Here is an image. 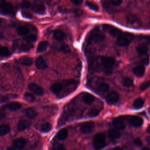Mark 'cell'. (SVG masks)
<instances>
[{
  "instance_id": "1",
  "label": "cell",
  "mask_w": 150,
  "mask_h": 150,
  "mask_svg": "<svg viewBox=\"0 0 150 150\" xmlns=\"http://www.w3.org/2000/svg\"><path fill=\"white\" fill-rule=\"evenodd\" d=\"M134 35L128 33H122L120 36H118L117 40V44L120 47H126L134 39Z\"/></svg>"
},
{
  "instance_id": "2",
  "label": "cell",
  "mask_w": 150,
  "mask_h": 150,
  "mask_svg": "<svg viewBox=\"0 0 150 150\" xmlns=\"http://www.w3.org/2000/svg\"><path fill=\"white\" fill-rule=\"evenodd\" d=\"M115 59L113 58L103 56L101 58V62L103 65L104 72L107 74H110L111 73L112 67L115 63Z\"/></svg>"
},
{
  "instance_id": "3",
  "label": "cell",
  "mask_w": 150,
  "mask_h": 150,
  "mask_svg": "<svg viewBox=\"0 0 150 150\" xmlns=\"http://www.w3.org/2000/svg\"><path fill=\"white\" fill-rule=\"evenodd\" d=\"M105 36L101 33L98 29H96L93 30L88 37V40L89 42H94L96 43L101 42L104 41Z\"/></svg>"
},
{
  "instance_id": "4",
  "label": "cell",
  "mask_w": 150,
  "mask_h": 150,
  "mask_svg": "<svg viewBox=\"0 0 150 150\" xmlns=\"http://www.w3.org/2000/svg\"><path fill=\"white\" fill-rule=\"evenodd\" d=\"M14 12V8L11 4L5 0H0V13L4 15H10Z\"/></svg>"
},
{
  "instance_id": "5",
  "label": "cell",
  "mask_w": 150,
  "mask_h": 150,
  "mask_svg": "<svg viewBox=\"0 0 150 150\" xmlns=\"http://www.w3.org/2000/svg\"><path fill=\"white\" fill-rule=\"evenodd\" d=\"M105 135L102 133H98L93 139V145L96 149L103 148L105 146Z\"/></svg>"
},
{
  "instance_id": "6",
  "label": "cell",
  "mask_w": 150,
  "mask_h": 150,
  "mask_svg": "<svg viewBox=\"0 0 150 150\" xmlns=\"http://www.w3.org/2000/svg\"><path fill=\"white\" fill-rule=\"evenodd\" d=\"M103 28L105 30L108 31L111 36H115V37H118L123 33L122 30L119 29V28H117L116 27L112 26V25H104Z\"/></svg>"
},
{
  "instance_id": "7",
  "label": "cell",
  "mask_w": 150,
  "mask_h": 150,
  "mask_svg": "<svg viewBox=\"0 0 150 150\" xmlns=\"http://www.w3.org/2000/svg\"><path fill=\"white\" fill-rule=\"evenodd\" d=\"M94 127V123L93 122H88L83 123L81 126V131L85 134L92 133Z\"/></svg>"
},
{
  "instance_id": "8",
  "label": "cell",
  "mask_w": 150,
  "mask_h": 150,
  "mask_svg": "<svg viewBox=\"0 0 150 150\" xmlns=\"http://www.w3.org/2000/svg\"><path fill=\"white\" fill-rule=\"evenodd\" d=\"M32 10L34 12L42 15L45 12V6L41 2H35L32 7Z\"/></svg>"
},
{
  "instance_id": "9",
  "label": "cell",
  "mask_w": 150,
  "mask_h": 150,
  "mask_svg": "<svg viewBox=\"0 0 150 150\" xmlns=\"http://www.w3.org/2000/svg\"><path fill=\"white\" fill-rule=\"evenodd\" d=\"M28 88L30 90H31L32 92H33L35 94L38 96H42L44 94V90L43 89L36 83H32L29 85Z\"/></svg>"
},
{
  "instance_id": "10",
  "label": "cell",
  "mask_w": 150,
  "mask_h": 150,
  "mask_svg": "<svg viewBox=\"0 0 150 150\" xmlns=\"http://www.w3.org/2000/svg\"><path fill=\"white\" fill-rule=\"evenodd\" d=\"M126 21L127 23L134 26H138L140 24L139 18L133 14H129L126 17Z\"/></svg>"
},
{
  "instance_id": "11",
  "label": "cell",
  "mask_w": 150,
  "mask_h": 150,
  "mask_svg": "<svg viewBox=\"0 0 150 150\" xmlns=\"http://www.w3.org/2000/svg\"><path fill=\"white\" fill-rule=\"evenodd\" d=\"M119 99V94L117 92L115 91H112L109 93L107 97L106 100L108 103H116Z\"/></svg>"
},
{
  "instance_id": "12",
  "label": "cell",
  "mask_w": 150,
  "mask_h": 150,
  "mask_svg": "<svg viewBox=\"0 0 150 150\" xmlns=\"http://www.w3.org/2000/svg\"><path fill=\"white\" fill-rule=\"evenodd\" d=\"M130 123L135 127H138L143 124V120L142 118L138 116H131L128 119Z\"/></svg>"
},
{
  "instance_id": "13",
  "label": "cell",
  "mask_w": 150,
  "mask_h": 150,
  "mask_svg": "<svg viewBox=\"0 0 150 150\" xmlns=\"http://www.w3.org/2000/svg\"><path fill=\"white\" fill-rule=\"evenodd\" d=\"M31 126V122L28 120H20L17 124V128L19 131H21L28 128Z\"/></svg>"
},
{
  "instance_id": "14",
  "label": "cell",
  "mask_w": 150,
  "mask_h": 150,
  "mask_svg": "<svg viewBox=\"0 0 150 150\" xmlns=\"http://www.w3.org/2000/svg\"><path fill=\"white\" fill-rule=\"evenodd\" d=\"M26 144V141L25 139L23 138H19L18 139H16L15 140H14L13 142L14 147H15L18 149L23 148L24 147H25Z\"/></svg>"
},
{
  "instance_id": "15",
  "label": "cell",
  "mask_w": 150,
  "mask_h": 150,
  "mask_svg": "<svg viewBox=\"0 0 150 150\" xmlns=\"http://www.w3.org/2000/svg\"><path fill=\"white\" fill-rule=\"evenodd\" d=\"M36 66L41 70H44L47 67V63L42 56H40L37 58L36 61Z\"/></svg>"
},
{
  "instance_id": "16",
  "label": "cell",
  "mask_w": 150,
  "mask_h": 150,
  "mask_svg": "<svg viewBox=\"0 0 150 150\" xmlns=\"http://www.w3.org/2000/svg\"><path fill=\"white\" fill-rule=\"evenodd\" d=\"M137 52L140 55H145L148 51V48L147 46L145 44H140L136 48Z\"/></svg>"
},
{
  "instance_id": "17",
  "label": "cell",
  "mask_w": 150,
  "mask_h": 150,
  "mask_svg": "<svg viewBox=\"0 0 150 150\" xmlns=\"http://www.w3.org/2000/svg\"><path fill=\"white\" fill-rule=\"evenodd\" d=\"M133 73L137 77H141L144 74L145 68L143 66L140 65L135 67L133 69Z\"/></svg>"
},
{
  "instance_id": "18",
  "label": "cell",
  "mask_w": 150,
  "mask_h": 150,
  "mask_svg": "<svg viewBox=\"0 0 150 150\" xmlns=\"http://www.w3.org/2000/svg\"><path fill=\"white\" fill-rule=\"evenodd\" d=\"M19 62L21 64L26 66H30L33 63V59L28 56H22L19 58Z\"/></svg>"
},
{
  "instance_id": "19",
  "label": "cell",
  "mask_w": 150,
  "mask_h": 150,
  "mask_svg": "<svg viewBox=\"0 0 150 150\" xmlns=\"http://www.w3.org/2000/svg\"><path fill=\"white\" fill-rule=\"evenodd\" d=\"M63 86L62 83H55L51 87V91L53 94H59L63 89Z\"/></svg>"
},
{
  "instance_id": "20",
  "label": "cell",
  "mask_w": 150,
  "mask_h": 150,
  "mask_svg": "<svg viewBox=\"0 0 150 150\" xmlns=\"http://www.w3.org/2000/svg\"><path fill=\"white\" fill-rule=\"evenodd\" d=\"M108 134L109 137L112 140H117L120 137V131L116 129H111L108 131Z\"/></svg>"
},
{
  "instance_id": "21",
  "label": "cell",
  "mask_w": 150,
  "mask_h": 150,
  "mask_svg": "<svg viewBox=\"0 0 150 150\" xmlns=\"http://www.w3.org/2000/svg\"><path fill=\"white\" fill-rule=\"evenodd\" d=\"M57 138L59 140H65L67 138L68 136V131L66 128L61 129L57 134Z\"/></svg>"
},
{
  "instance_id": "22",
  "label": "cell",
  "mask_w": 150,
  "mask_h": 150,
  "mask_svg": "<svg viewBox=\"0 0 150 150\" xmlns=\"http://www.w3.org/2000/svg\"><path fill=\"white\" fill-rule=\"evenodd\" d=\"M22 105L19 103L17 102H12L11 103L8 104L6 106V107L7 109L11 110V111H17L21 108Z\"/></svg>"
},
{
  "instance_id": "23",
  "label": "cell",
  "mask_w": 150,
  "mask_h": 150,
  "mask_svg": "<svg viewBox=\"0 0 150 150\" xmlns=\"http://www.w3.org/2000/svg\"><path fill=\"white\" fill-rule=\"evenodd\" d=\"M53 36L55 38V39H56V40H58L59 41H60L65 39V33L62 31L57 29L54 32Z\"/></svg>"
},
{
  "instance_id": "24",
  "label": "cell",
  "mask_w": 150,
  "mask_h": 150,
  "mask_svg": "<svg viewBox=\"0 0 150 150\" xmlns=\"http://www.w3.org/2000/svg\"><path fill=\"white\" fill-rule=\"evenodd\" d=\"M83 100L85 103L90 104L94 101L95 97L90 93H86L83 96Z\"/></svg>"
},
{
  "instance_id": "25",
  "label": "cell",
  "mask_w": 150,
  "mask_h": 150,
  "mask_svg": "<svg viewBox=\"0 0 150 150\" xmlns=\"http://www.w3.org/2000/svg\"><path fill=\"white\" fill-rule=\"evenodd\" d=\"M113 126L119 130H123L125 128L124 123L119 119H115L112 121Z\"/></svg>"
},
{
  "instance_id": "26",
  "label": "cell",
  "mask_w": 150,
  "mask_h": 150,
  "mask_svg": "<svg viewBox=\"0 0 150 150\" xmlns=\"http://www.w3.org/2000/svg\"><path fill=\"white\" fill-rule=\"evenodd\" d=\"M48 46L49 42L48 41H42L39 44L37 48V51L38 52H43L48 48Z\"/></svg>"
},
{
  "instance_id": "27",
  "label": "cell",
  "mask_w": 150,
  "mask_h": 150,
  "mask_svg": "<svg viewBox=\"0 0 150 150\" xmlns=\"http://www.w3.org/2000/svg\"><path fill=\"white\" fill-rule=\"evenodd\" d=\"M11 131V128L8 125L3 124L0 126V135H4L9 133Z\"/></svg>"
},
{
  "instance_id": "28",
  "label": "cell",
  "mask_w": 150,
  "mask_h": 150,
  "mask_svg": "<svg viewBox=\"0 0 150 150\" xmlns=\"http://www.w3.org/2000/svg\"><path fill=\"white\" fill-rule=\"evenodd\" d=\"M25 113L26 116L30 119H34L37 116V112L32 108H29L26 109Z\"/></svg>"
},
{
  "instance_id": "29",
  "label": "cell",
  "mask_w": 150,
  "mask_h": 150,
  "mask_svg": "<svg viewBox=\"0 0 150 150\" xmlns=\"http://www.w3.org/2000/svg\"><path fill=\"white\" fill-rule=\"evenodd\" d=\"M31 42L28 41L26 40H25V42H22L21 45L20 46V49L22 51H28L31 48H32V45L31 44Z\"/></svg>"
},
{
  "instance_id": "30",
  "label": "cell",
  "mask_w": 150,
  "mask_h": 150,
  "mask_svg": "<svg viewBox=\"0 0 150 150\" xmlns=\"http://www.w3.org/2000/svg\"><path fill=\"white\" fill-rule=\"evenodd\" d=\"M17 32L19 35L23 36V35H26V34H28L29 32V29L26 26H21L18 28Z\"/></svg>"
},
{
  "instance_id": "31",
  "label": "cell",
  "mask_w": 150,
  "mask_h": 150,
  "mask_svg": "<svg viewBox=\"0 0 150 150\" xmlns=\"http://www.w3.org/2000/svg\"><path fill=\"white\" fill-rule=\"evenodd\" d=\"M144 100L141 98H138L135 99L133 103V107L136 108H141L144 106Z\"/></svg>"
},
{
  "instance_id": "32",
  "label": "cell",
  "mask_w": 150,
  "mask_h": 150,
  "mask_svg": "<svg viewBox=\"0 0 150 150\" xmlns=\"http://www.w3.org/2000/svg\"><path fill=\"white\" fill-rule=\"evenodd\" d=\"M11 55V52L9 49L6 47H0V56H8Z\"/></svg>"
},
{
  "instance_id": "33",
  "label": "cell",
  "mask_w": 150,
  "mask_h": 150,
  "mask_svg": "<svg viewBox=\"0 0 150 150\" xmlns=\"http://www.w3.org/2000/svg\"><path fill=\"white\" fill-rule=\"evenodd\" d=\"M52 126L51 123H45L42 125L41 130L43 133H48L52 130Z\"/></svg>"
},
{
  "instance_id": "34",
  "label": "cell",
  "mask_w": 150,
  "mask_h": 150,
  "mask_svg": "<svg viewBox=\"0 0 150 150\" xmlns=\"http://www.w3.org/2000/svg\"><path fill=\"white\" fill-rule=\"evenodd\" d=\"M122 83L126 87H131L133 85V81L130 78L126 77L123 79Z\"/></svg>"
},
{
  "instance_id": "35",
  "label": "cell",
  "mask_w": 150,
  "mask_h": 150,
  "mask_svg": "<svg viewBox=\"0 0 150 150\" xmlns=\"http://www.w3.org/2000/svg\"><path fill=\"white\" fill-rule=\"evenodd\" d=\"M24 99L25 100H26L28 102H33L35 100V97L34 95L30 93H25L24 96Z\"/></svg>"
},
{
  "instance_id": "36",
  "label": "cell",
  "mask_w": 150,
  "mask_h": 150,
  "mask_svg": "<svg viewBox=\"0 0 150 150\" xmlns=\"http://www.w3.org/2000/svg\"><path fill=\"white\" fill-rule=\"evenodd\" d=\"M86 6L90 8L92 10L94 11H96V12H97L99 11V7L98 6L94 3V2H92V1H87L86 2Z\"/></svg>"
},
{
  "instance_id": "37",
  "label": "cell",
  "mask_w": 150,
  "mask_h": 150,
  "mask_svg": "<svg viewBox=\"0 0 150 150\" xmlns=\"http://www.w3.org/2000/svg\"><path fill=\"white\" fill-rule=\"evenodd\" d=\"M110 86L107 83H102L99 86V90L101 92H106L109 90Z\"/></svg>"
},
{
  "instance_id": "38",
  "label": "cell",
  "mask_w": 150,
  "mask_h": 150,
  "mask_svg": "<svg viewBox=\"0 0 150 150\" xmlns=\"http://www.w3.org/2000/svg\"><path fill=\"white\" fill-rule=\"evenodd\" d=\"M99 113H100V110L99 109H97V108H94L91 109L89 111L88 115H89V116L90 117H96V116H98L99 115Z\"/></svg>"
},
{
  "instance_id": "39",
  "label": "cell",
  "mask_w": 150,
  "mask_h": 150,
  "mask_svg": "<svg viewBox=\"0 0 150 150\" xmlns=\"http://www.w3.org/2000/svg\"><path fill=\"white\" fill-rule=\"evenodd\" d=\"M123 0H108V3L115 7L119 6L122 4Z\"/></svg>"
},
{
  "instance_id": "40",
  "label": "cell",
  "mask_w": 150,
  "mask_h": 150,
  "mask_svg": "<svg viewBox=\"0 0 150 150\" xmlns=\"http://www.w3.org/2000/svg\"><path fill=\"white\" fill-rule=\"evenodd\" d=\"M25 40H26L28 41H29L30 42H34L37 40V36L34 34H31V35L28 36L25 38Z\"/></svg>"
},
{
  "instance_id": "41",
  "label": "cell",
  "mask_w": 150,
  "mask_h": 150,
  "mask_svg": "<svg viewBox=\"0 0 150 150\" xmlns=\"http://www.w3.org/2000/svg\"><path fill=\"white\" fill-rule=\"evenodd\" d=\"M21 6L22 8L24 9H28L31 7V4L29 1H28V0H24L21 4Z\"/></svg>"
},
{
  "instance_id": "42",
  "label": "cell",
  "mask_w": 150,
  "mask_h": 150,
  "mask_svg": "<svg viewBox=\"0 0 150 150\" xmlns=\"http://www.w3.org/2000/svg\"><path fill=\"white\" fill-rule=\"evenodd\" d=\"M149 86H150V79L148 80V81L144 82L143 83H142V85L140 86V89L141 90H145Z\"/></svg>"
},
{
  "instance_id": "43",
  "label": "cell",
  "mask_w": 150,
  "mask_h": 150,
  "mask_svg": "<svg viewBox=\"0 0 150 150\" xmlns=\"http://www.w3.org/2000/svg\"><path fill=\"white\" fill-rule=\"evenodd\" d=\"M60 50L64 52H66V53H68L70 52V48L69 47V46L66 45H62L60 47Z\"/></svg>"
},
{
  "instance_id": "44",
  "label": "cell",
  "mask_w": 150,
  "mask_h": 150,
  "mask_svg": "<svg viewBox=\"0 0 150 150\" xmlns=\"http://www.w3.org/2000/svg\"><path fill=\"white\" fill-rule=\"evenodd\" d=\"M134 143L135 145L138 147H141L142 145V143L140 139H135L134 141Z\"/></svg>"
},
{
  "instance_id": "45",
  "label": "cell",
  "mask_w": 150,
  "mask_h": 150,
  "mask_svg": "<svg viewBox=\"0 0 150 150\" xmlns=\"http://www.w3.org/2000/svg\"><path fill=\"white\" fill-rule=\"evenodd\" d=\"M71 1L76 5H80L83 3V0H71Z\"/></svg>"
},
{
  "instance_id": "46",
  "label": "cell",
  "mask_w": 150,
  "mask_h": 150,
  "mask_svg": "<svg viewBox=\"0 0 150 150\" xmlns=\"http://www.w3.org/2000/svg\"><path fill=\"white\" fill-rule=\"evenodd\" d=\"M22 15L24 17H26V18H32V15L30 13L28 12H26V11H24L22 12Z\"/></svg>"
},
{
  "instance_id": "47",
  "label": "cell",
  "mask_w": 150,
  "mask_h": 150,
  "mask_svg": "<svg viewBox=\"0 0 150 150\" xmlns=\"http://www.w3.org/2000/svg\"><path fill=\"white\" fill-rule=\"evenodd\" d=\"M56 149H65V147L63 145H59L55 148Z\"/></svg>"
},
{
  "instance_id": "48",
  "label": "cell",
  "mask_w": 150,
  "mask_h": 150,
  "mask_svg": "<svg viewBox=\"0 0 150 150\" xmlns=\"http://www.w3.org/2000/svg\"><path fill=\"white\" fill-rule=\"evenodd\" d=\"M147 133H150V124L148 126V127H147Z\"/></svg>"
},
{
  "instance_id": "49",
  "label": "cell",
  "mask_w": 150,
  "mask_h": 150,
  "mask_svg": "<svg viewBox=\"0 0 150 150\" xmlns=\"http://www.w3.org/2000/svg\"><path fill=\"white\" fill-rule=\"evenodd\" d=\"M114 149H123V148L121 147H115L114 148Z\"/></svg>"
},
{
  "instance_id": "50",
  "label": "cell",
  "mask_w": 150,
  "mask_h": 150,
  "mask_svg": "<svg viewBox=\"0 0 150 150\" xmlns=\"http://www.w3.org/2000/svg\"><path fill=\"white\" fill-rule=\"evenodd\" d=\"M142 149H149V148L147 147H144L142 148Z\"/></svg>"
},
{
  "instance_id": "51",
  "label": "cell",
  "mask_w": 150,
  "mask_h": 150,
  "mask_svg": "<svg viewBox=\"0 0 150 150\" xmlns=\"http://www.w3.org/2000/svg\"><path fill=\"white\" fill-rule=\"evenodd\" d=\"M149 26H150V19H149Z\"/></svg>"
},
{
  "instance_id": "52",
  "label": "cell",
  "mask_w": 150,
  "mask_h": 150,
  "mask_svg": "<svg viewBox=\"0 0 150 150\" xmlns=\"http://www.w3.org/2000/svg\"><path fill=\"white\" fill-rule=\"evenodd\" d=\"M0 23H1V20H0Z\"/></svg>"
}]
</instances>
